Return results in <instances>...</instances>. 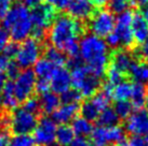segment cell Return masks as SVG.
Here are the masks:
<instances>
[{"mask_svg": "<svg viewBox=\"0 0 148 146\" xmlns=\"http://www.w3.org/2000/svg\"><path fill=\"white\" fill-rule=\"evenodd\" d=\"M140 14H142V16H143V18H144V20L146 22V24L148 26V5H145L144 8H143Z\"/></svg>", "mask_w": 148, "mask_h": 146, "instance_id": "816d5d0a", "label": "cell"}, {"mask_svg": "<svg viewBox=\"0 0 148 146\" xmlns=\"http://www.w3.org/2000/svg\"><path fill=\"white\" fill-rule=\"evenodd\" d=\"M38 124L37 114L29 112L24 107H16L11 114L10 129L14 134L32 133Z\"/></svg>", "mask_w": 148, "mask_h": 146, "instance_id": "52a82bcc", "label": "cell"}, {"mask_svg": "<svg viewBox=\"0 0 148 146\" xmlns=\"http://www.w3.org/2000/svg\"><path fill=\"white\" fill-rule=\"evenodd\" d=\"M39 103H40V111L42 113L52 114L61 105V100L58 97V93H53V91H47L45 93L40 95V99H39Z\"/></svg>", "mask_w": 148, "mask_h": 146, "instance_id": "d6986e66", "label": "cell"}, {"mask_svg": "<svg viewBox=\"0 0 148 146\" xmlns=\"http://www.w3.org/2000/svg\"><path fill=\"white\" fill-rule=\"evenodd\" d=\"M9 42H10V33L2 25H0V52L3 51Z\"/></svg>", "mask_w": 148, "mask_h": 146, "instance_id": "ab89813d", "label": "cell"}, {"mask_svg": "<svg viewBox=\"0 0 148 146\" xmlns=\"http://www.w3.org/2000/svg\"><path fill=\"white\" fill-rule=\"evenodd\" d=\"M108 64H109V56L105 54V55L97 56L93 59H91L90 61H88L86 68L93 75L102 78V76L105 75Z\"/></svg>", "mask_w": 148, "mask_h": 146, "instance_id": "7402d4cb", "label": "cell"}, {"mask_svg": "<svg viewBox=\"0 0 148 146\" xmlns=\"http://www.w3.org/2000/svg\"><path fill=\"white\" fill-rule=\"evenodd\" d=\"M67 146H91L90 141H88L86 137H77L73 140V142Z\"/></svg>", "mask_w": 148, "mask_h": 146, "instance_id": "f6af8a7d", "label": "cell"}, {"mask_svg": "<svg viewBox=\"0 0 148 146\" xmlns=\"http://www.w3.org/2000/svg\"><path fill=\"white\" fill-rule=\"evenodd\" d=\"M80 104L79 103H68L62 104L54 111L52 115V119L55 124H68L79 114Z\"/></svg>", "mask_w": 148, "mask_h": 146, "instance_id": "2e32d148", "label": "cell"}, {"mask_svg": "<svg viewBox=\"0 0 148 146\" xmlns=\"http://www.w3.org/2000/svg\"><path fill=\"white\" fill-rule=\"evenodd\" d=\"M131 29L133 38H134V42L137 44L144 43L145 40L148 38V26L142 16L140 12L133 13Z\"/></svg>", "mask_w": 148, "mask_h": 146, "instance_id": "e0dca14e", "label": "cell"}, {"mask_svg": "<svg viewBox=\"0 0 148 146\" xmlns=\"http://www.w3.org/2000/svg\"><path fill=\"white\" fill-rule=\"evenodd\" d=\"M105 75L107 77V83H109L112 86H115L116 84H118V83H120L121 81L124 80V74H122L120 71H118L116 68H114L109 64H108V67H107L106 69Z\"/></svg>", "mask_w": 148, "mask_h": 146, "instance_id": "1f68e13d", "label": "cell"}, {"mask_svg": "<svg viewBox=\"0 0 148 146\" xmlns=\"http://www.w3.org/2000/svg\"><path fill=\"white\" fill-rule=\"evenodd\" d=\"M97 125L101 127H114L120 124V118L118 117L114 107H106L101 111L99 117L95 120Z\"/></svg>", "mask_w": 148, "mask_h": 146, "instance_id": "484cf974", "label": "cell"}, {"mask_svg": "<svg viewBox=\"0 0 148 146\" xmlns=\"http://www.w3.org/2000/svg\"><path fill=\"white\" fill-rule=\"evenodd\" d=\"M10 60H11V59H9L4 54L0 53V73H4V71L7 69V67H8Z\"/></svg>", "mask_w": 148, "mask_h": 146, "instance_id": "bcb514c9", "label": "cell"}, {"mask_svg": "<svg viewBox=\"0 0 148 146\" xmlns=\"http://www.w3.org/2000/svg\"><path fill=\"white\" fill-rule=\"evenodd\" d=\"M148 95L147 86L143 84V83H137L134 82L133 83V90H132L131 95V104L133 109L140 110L145 106V101Z\"/></svg>", "mask_w": 148, "mask_h": 146, "instance_id": "ffe728a7", "label": "cell"}, {"mask_svg": "<svg viewBox=\"0 0 148 146\" xmlns=\"http://www.w3.org/2000/svg\"><path fill=\"white\" fill-rule=\"evenodd\" d=\"M132 90H133V82L123 80L112 87L111 99H114L115 101L129 100L131 98Z\"/></svg>", "mask_w": 148, "mask_h": 146, "instance_id": "cb8c5ba5", "label": "cell"}, {"mask_svg": "<svg viewBox=\"0 0 148 146\" xmlns=\"http://www.w3.org/2000/svg\"><path fill=\"white\" fill-rule=\"evenodd\" d=\"M89 23V28L93 34L99 38H106L115 28L116 18L109 10L99 9L93 12Z\"/></svg>", "mask_w": 148, "mask_h": 146, "instance_id": "9c48e42d", "label": "cell"}, {"mask_svg": "<svg viewBox=\"0 0 148 146\" xmlns=\"http://www.w3.org/2000/svg\"><path fill=\"white\" fill-rule=\"evenodd\" d=\"M147 139H148V138H147Z\"/></svg>", "mask_w": 148, "mask_h": 146, "instance_id": "db71d44e", "label": "cell"}, {"mask_svg": "<svg viewBox=\"0 0 148 146\" xmlns=\"http://www.w3.org/2000/svg\"><path fill=\"white\" fill-rule=\"evenodd\" d=\"M133 61L134 59L131 52H127L123 49H116L109 55V65L112 66L124 75L127 74V71Z\"/></svg>", "mask_w": 148, "mask_h": 146, "instance_id": "9a60e30c", "label": "cell"}, {"mask_svg": "<svg viewBox=\"0 0 148 146\" xmlns=\"http://www.w3.org/2000/svg\"><path fill=\"white\" fill-rule=\"evenodd\" d=\"M134 82L137 83H148V61L144 59H136L132 62L127 74Z\"/></svg>", "mask_w": 148, "mask_h": 146, "instance_id": "ac0fdd59", "label": "cell"}, {"mask_svg": "<svg viewBox=\"0 0 148 146\" xmlns=\"http://www.w3.org/2000/svg\"><path fill=\"white\" fill-rule=\"evenodd\" d=\"M45 58L49 59L51 62H53L56 67H63L67 62L66 54L63 51L56 49L54 46H48L45 51Z\"/></svg>", "mask_w": 148, "mask_h": 146, "instance_id": "f1b7e54d", "label": "cell"}, {"mask_svg": "<svg viewBox=\"0 0 148 146\" xmlns=\"http://www.w3.org/2000/svg\"><path fill=\"white\" fill-rule=\"evenodd\" d=\"M86 26L81 20L70 15H58L54 18L48 30V38L52 46L61 51L78 40L86 33Z\"/></svg>", "mask_w": 148, "mask_h": 146, "instance_id": "6da1fadb", "label": "cell"}, {"mask_svg": "<svg viewBox=\"0 0 148 146\" xmlns=\"http://www.w3.org/2000/svg\"><path fill=\"white\" fill-rule=\"evenodd\" d=\"M108 52V46L103 38L93 33L83 36L79 41V55L84 62L90 61L95 57L105 55Z\"/></svg>", "mask_w": 148, "mask_h": 146, "instance_id": "8992f818", "label": "cell"}, {"mask_svg": "<svg viewBox=\"0 0 148 146\" xmlns=\"http://www.w3.org/2000/svg\"><path fill=\"white\" fill-rule=\"evenodd\" d=\"M41 53L42 45L40 41L34 38H27L20 44L15 56V62L22 69H28L40 58Z\"/></svg>", "mask_w": 148, "mask_h": 146, "instance_id": "5b68a950", "label": "cell"}, {"mask_svg": "<svg viewBox=\"0 0 148 146\" xmlns=\"http://www.w3.org/2000/svg\"><path fill=\"white\" fill-rule=\"evenodd\" d=\"M82 98L83 97L81 96V93H79L77 89L69 88L63 93H61L60 100H61V103H63V104H68V103H79Z\"/></svg>", "mask_w": 148, "mask_h": 146, "instance_id": "4dcf8cb0", "label": "cell"}, {"mask_svg": "<svg viewBox=\"0 0 148 146\" xmlns=\"http://www.w3.org/2000/svg\"><path fill=\"white\" fill-rule=\"evenodd\" d=\"M134 52H135L134 55L136 56V59H140H140L148 61V38L145 40L144 43H142V47L140 49V51H137L135 49Z\"/></svg>", "mask_w": 148, "mask_h": 146, "instance_id": "60d3db41", "label": "cell"}, {"mask_svg": "<svg viewBox=\"0 0 148 146\" xmlns=\"http://www.w3.org/2000/svg\"><path fill=\"white\" fill-rule=\"evenodd\" d=\"M25 110H27L29 112H32L34 114H39L41 111H40V103H39V99L35 97H32L26 99L24 102H23V106Z\"/></svg>", "mask_w": 148, "mask_h": 146, "instance_id": "e575fe53", "label": "cell"}, {"mask_svg": "<svg viewBox=\"0 0 148 146\" xmlns=\"http://www.w3.org/2000/svg\"><path fill=\"white\" fill-rule=\"evenodd\" d=\"M129 2L135 7H145L148 3V0H129Z\"/></svg>", "mask_w": 148, "mask_h": 146, "instance_id": "c3c4849f", "label": "cell"}, {"mask_svg": "<svg viewBox=\"0 0 148 146\" xmlns=\"http://www.w3.org/2000/svg\"><path fill=\"white\" fill-rule=\"evenodd\" d=\"M127 146H148V139L140 135H133L127 140Z\"/></svg>", "mask_w": 148, "mask_h": 146, "instance_id": "f35d334b", "label": "cell"}, {"mask_svg": "<svg viewBox=\"0 0 148 146\" xmlns=\"http://www.w3.org/2000/svg\"><path fill=\"white\" fill-rule=\"evenodd\" d=\"M92 1V3L94 7H99V8H103L105 7L107 3H108V1L109 0H91Z\"/></svg>", "mask_w": 148, "mask_h": 146, "instance_id": "681fc988", "label": "cell"}, {"mask_svg": "<svg viewBox=\"0 0 148 146\" xmlns=\"http://www.w3.org/2000/svg\"><path fill=\"white\" fill-rule=\"evenodd\" d=\"M68 15L75 20H86L94 12V5L91 0H68L67 2Z\"/></svg>", "mask_w": 148, "mask_h": 146, "instance_id": "5bb4252c", "label": "cell"}, {"mask_svg": "<svg viewBox=\"0 0 148 146\" xmlns=\"http://www.w3.org/2000/svg\"><path fill=\"white\" fill-rule=\"evenodd\" d=\"M79 113L81 115V117L86 118V120H89V122H95V120L97 119L99 113H101V111H99V107L92 102L91 99H88V100H86V101L80 105Z\"/></svg>", "mask_w": 148, "mask_h": 146, "instance_id": "83f0119b", "label": "cell"}, {"mask_svg": "<svg viewBox=\"0 0 148 146\" xmlns=\"http://www.w3.org/2000/svg\"><path fill=\"white\" fill-rule=\"evenodd\" d=\"M50 90V81L47 78H37L36 80V84H35V93H45Z\"/></svg>", "mask_w": 148, "mask_h": 146, "instance_id": "74e56055", "label": "cell"}, {"mask_svg": "<svg viewBox=\"0 0 148 146\" xmlns=\"http://www.w3.org/2000/svg\"><path fill=\"white\" fill-rule=\"evenodd\" d=\"M50 89L53 93L61 95L71 86L70 71L64 67H58L52 76L50 77Z\"/></svg>", "mask_w": 148, "mask_h": 146, "instance_id": "4fadbf2b", "label": "cell"}, {"mask_svg": "<svg viewBox=\"0 0 148 146\" xmlns=\"http://www.w3.org/2000/svg\"><path fill=\"white\" fill-rule=\"evenodd\" d=\"M2 26L9 31L13 41L17 43L24 41L30 36L33 29L30 11L25 4L15 3L2 18Z\"/></svg>", "mask_w": 148, "mask_h": 146, "instance_id": "7a4b0ae2", "label": "cell"}, {"mask_svg": "<svg viewBox=\"0 0 148 146\" xmlns=\"http://www.w3.org/2000/svg\"><path fill=\"white\" fill-rule=\"evenodd\" d=\"M76 138L73 128L68 124H63L56 127L55 142L58 146H67Z\"/></svg>", "mask_w": 148, "mask_h": 146, "instance_id": "d4e9b609", "label": "cell"}, {"mask_svg": "<svg viewBox=\"0 0 148 146\" xmlns=\"http://www.w3.org/2000/svg\"><path fill=\"white\" fill-rule=\"evenodd\" d=\"M58 67L54 65L53 62H51L49 59H47L45 57L39 58L35 65H34V73L37 78H47L50 80V77L52 76L55 69Z\"/></svg>", "mask_w": 148, "mask_h": 146, "instance_id": "603a6c76", "label": "cell"}, {"mask_svg": "<svg viewBox=\"0 0 148 146\" xmlns=\"http://www.w3.org/2000/svg\"><path fill=\"white\" fill-rule=\"evenodd\" d=\"M71 128L74 130L75 135L77 137H88L90 135L92 130H93V125L92 122L86 120V118L81 117V116H76V117L71 120Z\"/></svg>", "mask_w": 148, "mask_h": 146, "instance_id": "4316f807", "label": "cell"}, {"mask_svg": "<svg viewBox=\"0 0 148 146\" xmlns=\"http://www.w3.org/2000/svg\"><path fill=\"white\" fill-rule=\"evenodd\" d=\"M56 124L52 118L43 116L38 120V124L34 130L33 139L36 146H50L55 143Z\"/></svg>", "mask_w": 148, "mask_h": 146, "instance_id": "8fae6325", "label": "cell"}, {"mask_svg": "<svg viewBox=\"0 0 148 146\" xmlns=\"http://www.w3.org/2000/svg\"><path fill=\"white\" fill-rule=\"evenodd\" d=\"M124 129L132 135H148V111L140 109L136 110V112H132L125 119Z\"/></svg>", "mask_w": 148, "mask_h": 146, "instance_id": "7c38bea8", "label": "cell"}, {"mask_svg": "<svg viewBox=\"0 0 148 146\" xmlns=\"http://www.w3.org/2000/svg\"><path fill=\"white\" fill-rule=\"evenodd\" d=\"M132 20H133V12L130 10H125L123 12L119 13L116 18L115 28L112 30V32L119 39L120 46L124 49H131L135 43L131 29Z\"/></svg>", "mask_w": 148, "mask_h": 146, "instance_id": "30bf717a", "label": "cell"}, {"mask_svg": "<svg viewBox=\"0 0 148 146\" xmlns=\"http://www.w3.org/2000/svg\"><path fill=\"white\" fill-rule=\"evenodd\" d=\"M18 47H20V43L12 41V42H9L8 44L5 45V47L3 49L2 52L9 59H12V58H15V56H16Z\"/></svg>", "mask_w": 148, "mask_h": 146, "instance_id": "8d00e7d4", "label": "cell"}, {"mask_svg": "<svg viewBox=\"0 0 148 146\" xmlns=\"http://www.w3.org/2000/svg\"><path fill=\"white\" fill-rule=\"evenodd\" d=\"M11 7H12V0H0V20H2Z\"/></svg>", "mask_w": 148, "mask_h": 146, "instance_id": "7bdbcfd3", "label": "cell"}, {"mask_svg": "<svg viewBox=\"0 0 148 146\" xmlns=\"http://www.w3.org/2000/svg\"><path fill=\"white\" fill-rule=\"evenodd\" d=\"M37 77L33 70L23 69L20 74L13 80V91L18 103L23 102L33 96L35 93V84Z\"/></svg>", "mask_w": 148, "mask_h": 146, "instance_id": "ba28073f", "label": "cell"}, {"mask_svg": "<svg viewBox=\"0 0 148 146\" xmlns=\"http://www.w3.org/2000/svg\"><path fill=\"white\" fill-rule=\"evenodd\" d=\"M56 17V10L47 3H40L30 11V20L33 25L32 36L36 40H42L47 34L51 24Z\"/></svg>", "mask_w": 148, "mask_h": 146, "instance_id": "3957f363", "label": "cell"}, {"mask_svg": "<svg viewBox=\"0 0 148 146\" xmlns=\"http://www.w3.org/2000/svg\"><path fill=\"white\" fill-rule=\"evenodd\" d=\"M114 110L120 119L125 120L133 112V106L129 100H121V101H116Z\"/></svg>", "mask_w": 148, "mask_h": 146, "instance_id": "f546056e", "label": "cell"}, {"mask_svg": "<svg viewBox=\"0 0 148 146\" xmlns=\"http://www.w3.org/2000/svg\"><path fill=\"white\" fill-rule=\"evenodd\" d=\"M70 76L71 85L84 98L92 97L102 87L101 78L93 75L84 65L71 70Z\"/></svg>", "mask_w": 148, "mask_h": 146, "instance_id": "277c9868", "label": "cell"}, {"mask_svg": "<svg viewBox=\"0 0 148 146\" xmlns=\"http://www.w3.org/2000/svg\"><path fill=\"white\" fill-rule=\"evenodd\" d=\"M11 135L9 130H0V146H9Z\"/></svg>", "mask_w": 148, "mask_h": 146, "instance_id": "ee69618b", "label": "cell"}, {"mask_svg": "<svg viewBox=\"0 0 148 146\" xmlns=\"http://www.w3.org/2000/svg\"><path fill=\"white\" fill-rule=\"evenodd\" d=\"M42 0H22V3L25 4L27 8H34L38 4H40Z\"/></svg>", "mask_w": 148, "mask_h": 146, "instance_id": "7dc6e473", "label": "cell"}, {"mask_svg": "<svg viewBox=\"0 0 148 146\" xmlns=\"http://www.w3.org/2000/svg\"><path fill=\"white\" fill-rule=\"evenodd\" d=\"M5 82H7V76L4 73H0V95L3 90V87L5 85Z\"/></svg>", "mask_w": 148, "mask_h": 146, "instance_id": "f907efd6", "label": "cell"}, {"mask_svg": "<svg viewBox=\"0 0 148 146\" xmlns=\"http://www.w3.org/2000/svg\"><path fill=\"white\" fill-rule=\"evenodd\" d=\"M9 146H36V144L29 134H15V137L11 139Z\"/></svg>", "mask_w": 148, "mask_h": 146, "instance_id": "d6a6232c", "label": "cell"}, {"mask_svg": "<svg viewBox=\"0 0 148 146\" xmlns=\"http://www.w3.org/2000/svg\"><path fill=\"white\" fill-rule=\"evenodd\" d=\"M45 3L51 5L56 11L65 10L67 7V2H68V0H45Z\"/></svg>", "mask_w": 148, "mask_h": 146, "instance_id": "b9f144b4", "label": "cell"}, {"mask_svg": "<svg viewBox=\"0 0 148 146\" xmlns=\"http://www.w3.org/2000/svg\"><path fill=\"white\" fill-rule=\"evenodd\" d=\"M20 103L17 102L16 98L13 91V81L9 80L5 82L3 90L0 95V105H2L7 111L16 109Z\"/></svg>", "mask_w": 148, "mask_h": 146, "instance_id": "44dd1931", "label": "cell"}, {"mask_svg": "<svg viewBox=\"0 0 148 146\" xmlns=\"http://www.w3.org/2000/svg\"><path fill=\"white\" fill-rule=\"evenodd\" d=\"M4 72H5V76L8 77L9 80L13 81V80H15L17 75L20 74L21 68H20V66L15 62V60L14 61L10 60V62H9L8 67H7V69H5Z\"/></svg>", "mask_w": 148, "mask_h": 146, "instance_id": "d590c367", "label": "cell"}, {"mask_svg": "<svg viewBox=\"0 0 148 146\" xmlns=\"http://www.w3.org/2000/svg\"><path fill=\"white\" fill-rule=\"evenodd\" d=\"M145 106H146V109L148 111V95H147V98H146V101H145Z\"/></svg>", "mask_w": 148, "mask_h": 146, "instance_id": "f5cc1de1", "label": "cell"}, {"mask_svg": "<svg viewBox=\"0 0 148 146\" xmlns=\"http://www.w3.org/2000/svg\"><path fill=\"white\" fill-rule=\"evenodd\" d=\"M107 4L109 7V11L112 14L114 13L119 14V13L127 10L130 2H129V0H109Z\"/></svg>", "mask_w": 148, "mask_h": 146, "instance_id": "836d02e7", "label": "cell"}]
</instances>
